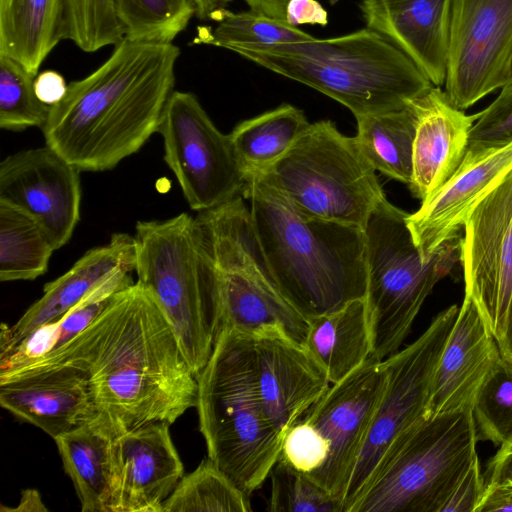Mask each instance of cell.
Masks as SVG:
<instances>
[{
	"mask_svg": "<svg viewBox=\"0 0 512 512\" xmlns=\"http://www.w3.org/2000/svg\"><path fill=\"white\" fill-rule=\"evenodd\" d=\"M67 364L88 378L95 415L116 434L174 423L197 402V378L155 300L138 282L116 292L77 336L0 378Z\"/></svg>",
	"mask_w": 512,
	"mask_h": 512,
	"instance_id": "cell-1",
	"label": "cell"
},
{
	"mask_svg": "<svg viewBox=\"0 0 512 512\" xmlns=\"http://www.w3.org/2000/svg\"><path fill=\"white\" fill-rule=\"evenodd\" d=\"M179 55L173 43L122 39L51 106L42 127L46 145L80 171L113 169L158 132Z\"/></svg>",
	"mask_w": 512,
	"mask_h": 512,
	"instance_id": "cell-2",
	"label": "cell"
},
{
	"mask_svg": "<svg viewBox=\"0 0 512 512\" xmlns=\"http://www.w3.org/2000/svg\"><path fill=\"white\" fill-rule=\"evenodd\" d=\"M242 195L277 289L308 321L366 297L363 228L306 216L258 178Z\"/></svg>",
	"mask_w": 512,
	"mask_h": 512,
	"instance_id": "cell-3",
	"label": "cell"
},
{
	"mask_svg": "<svg viewBox=\"0 0 512 512\" xmlns=\"http://www.w3.org/2000/svg\"><path fill=\"white\" fill-rule=\"evenodd\" d=\"M224 49L325 94L355 117L404 108L433 86L400 49L367 27L333 38Z\"/></svg>",
	"mask_w": 512,
	"mask_h": 512,
	"instance_id": "cell-4",
	"label": "cell"
},
{
	"mask_svg": "<svg viewBox=\"0 0 512 512\" xmlns=\"http://www.w3.org/2000/svg\"><path fill=\"white\" fill-rule=\"evenodd\" d=\"M196 378L195 407L208 457L250 496L269 477L284 438L263 411L250 336L222 329Z\"/></svg>",
	"mask_w": 512,
	"mask_h": 512,
	"instance_id": "cell-5",
	"label": "cell"
},
{
	"mask_svg": "<svg viewBox=\"0 0 512 512\" xmlns=\"http://www.w3.org/2000/svg\"><path fill=\"white\" fill-rule=\"evenodd\" d=\"M137 282L170 322L197 376L221 331L215 267L187 213L167 220L138 221L135 227Z\"/></svg>",
	"mask_w": 512,
	"mask_h": 512,
	"instance_id": "cell-6",
	"label": "cell"
},
{
	"mask_svg": "<svg viewBox=\"0 0 512 512\" xmlns=\"http://www.w3.org/2000/svg\"><path fill=\"white\" fill-rule=\"evenodd\" d=\"M408 216L386 198L364 227L371 355L379 360L399 350L428 295L460 259V236L422 256Z\"/></svg>",
	"mask_w": 512,
	"mask_h": 512,
	"instance_id": "cell-7",
	"label": "cell"
},
{
	"mask_svg": "<svg viewBox=\"0 0 512 512\" xmlns=\"http://www.w3.org/2000/svg\"><path fill=\"white\" fill-rule=\"evenodd\" d=\"M472 410L426 415L393 445L348 512H441L478 456Z\"/></svg>",
	"mask_w": 512,
	"mask_h": 512,
	"instance_id": "cell-8",
	"label": "cell"
},
{
	"mask_svg": "<svg viewBox=\"0 0 512 512\" xmlns=\"http://www.w3.org/2000/svg\"><path fill=\"white\" fill-rule=\"evenodd\" d=\"M355 137L330 120L311 123L289 151L257 177L306 216L364 229L386 199Z\"/></svg>",
	"mask_w": 512,
	"mask_h": 512,
	"instance_id": "cell-9",
	"label": "cell"
},
{
	"mask_svg": "<svg viewBox=\"0 0 512 512\" xmlns=\"http://www.w3.org/2000/svg\"><path fill=\"white\" fill-rule=\"evenodd\" d=\"M459 307L441 311L411 344L385 360L386 384L354 468L344 512L366 490L396 441L427 415L435 370Z\"/></svg>",
	"mask_w": 512,
	"mask_h": 512,
	"instance_id": "cell-10",
	"label": "cell"
},
{
	"mask_svg": "<svg viewBox=\"0 0 512 512\" xmlns=\"http://www.w3.org/2000/svg\"><path fill=\"white\" fill-rule=\"evenodd\" d=\"M164 160L197 212L242 194L246 180L229 134L212 122L191 92L173 91L158 127Z\"/></svg>",
	"mask_w": 512,
	"mask_h": 512,
	"instance_id": "cell-11",
	"label": "cell"
},
{
	"mask_svg": "<svg viewBox=\"0 0 512 512\" xmlns=\"http://www.w3.org/2000/svg\"><path fill=\"white\" fill-rule=\"evenodd\" d=\"M460 259L469 297L498 343L512 298V169L467 214Z\"/></svg>",
	"mask_w": 512,
	"mask_h": 512,
	"instance_id": "cell-12",
	"label": "cell"
},
{
	"mask_svg": "<svg viewBox=\"0 0 512 512\" xmlns=\"http://www.w3.org/2000/svg\"><path fill=\"white\" fill-rule=\"evenodd\" d=\"M512 58V0H451L445 93L465 110L501 89Z\"/></svg>",
	"mask_w": 512,
	"mask_h": 512,
	"instance_id": "cell-13",
	"label": "cell"
},
{
	"mask_svg": "<svg viewBox=\"0 0 512 512\" xmlns=\"http://www.w3.org/2000/svg\"><path fill=\"white\" fill-rule=\"evenodd\" d=\"M385 384L383 360L370 355L347 377L331 384L303 418L317 427L329 443L325 464L308 476L340 501L343 509L350 479Z\"/></svg>",
	"mask_w": 512,
	"mask_h": 512,
	"instance_id": "cell-14",
	"label": "cell"
},
{
	"mask_svg": "<svg viewBox=\"0 0 512 512\" xmlns=\"http://www.w3.org/2000/svg\"><path fill=\"white\" fill-rule=\"evenodd\" d=\"M79 173L48 145L18 151L0 163V201L33 217L57 250L68 243L80 220Z\"/></svg>",
	"mask_w": 512,
	"mask_h": 512,
	"instance_id": "cell-15",
	"label": "cell"
},
{
	"mask_svg": "<svg viewBox=\"0 0 512 512\" xmlns=\"http://www.w3.org/2000/svg\"><path fill=\"white\" fill-rule=\"evenodd\" d=\"M169 425L151 422L115 437L106 512H163L184 476Z\"/></svg>",
	"mask_w": 512,
	"mask_h": 512,
	"instance_id": "cell-16",
	"label": "cell"
},
{
	"mask_svg": "<svg viewBox=\"0 0 512 512\" xmlns=\"http://www.w3.org/2000/svg\"><path fill=\"white\" fill-rule=\"evenodd\" d=\"M250 338L255 381L263 411L284 436L323 396L331 383L325 370L305 346L280 333Z\"/></svg>",
	"mask_w": 512,
	"mask_h": 512,
	"instance_id": "cell-17",
	"label": "cell"
},
{
	"mask_svg": "<svg viewBox=\"0 0 512 512\" xmlns=\"http://www.w3.org/2000/svg\"><path fill=\"white\" fill-rule=\"evenodd\" d=\"M512 169V140L467 149L452 176L409 214L407 225L421 255H431L446 241L458 237L469 211Z\"/></svg>",
	"mask_w": 512,
	"mask_h": 512,
	"instance_id": "cell-18",
	"label": "cell"
},
{
	"mask_svg": "<svg viewBox=\"0 0 512 512\" xmlns=\"http://www.w3.org/2000/svg\"><path fill=\"white\" fill-rule=\"evenodd\" d=\"M500 357L498 344L479 310L464 296L435 370L427 415L472 410Z\"/></svg>",
	"mask_w": 512,
	"mask_h": 512,
	"instance_id": "cell-19",
	"label": "cell"
},
{
	"mask_svg": "<svg viewBox=\"0 0 512 512\" xmlns=\"http://www.w3.org/2000/svg\"><path fill=\"white\" fill-rule=\"evenodd\" d=\"M0 405L53 439L95 415L86 373L67 364L0 378Z\"/></svg>",
	"mask_w": 512,
	"mask_h": 512,
	"instance_id": "cell-20",
	"label": "cell"
},
{
	"mask_svg": "<svg viewBox=\"0 0 512 512\" xmlns=\"http://www.w3.org/2000/svg\"><path fill=\"white\" fill-rule=\"evenodd\" d=\"M408 105L416 116L412 179L408 186L413 196L423 201L452 176L463 160L480 112L465 114L449 101L445 91L434 85Z\"/></svg>",
	"mask_w": 512,
	"mask_h": 512,
	"instance_id": "cell-21",
	"label": "cell"
},
{
	"mask_svg": "<svg viewBox=\"0 0 512 512\" xmlns=\"http://www.w3.org/2000/svg\"><path fill=\"white\" fill-rule=\"evenodd\" d=\"M135 261L134 236L127 233H114L107 244L85 252L66 273L45 284L42 297L14 325H1L0 356L37 328L61 318L115 274L135 270Z\"/></svg>",
	"mask_w": 512,
	"mask_h": 512,
	"instance_id": "cell-22",
	"label": "cell"
},
{
	"mask_svg": "<svg viewBox=\"0 0 512 512\" xmlns=\"http://www.w3.org/2000/svg\"><path fill=\"white\" fill-rule=\"evenodd\" d=\"M366 27L400 49L437 87L445 83L451 0H361Z\"/></svg>",
	"mask_w": 512,
	"mask_h": 512,
	"instance_id": "cell-23",
	"label": "cell"
},
{
	"mask_svg": "<svg viewBox=\"0 0 512 512\" xmlns=\"http://www.w3.org/2000/svg\"><path fill=\"white\" fill-rule=\"evenodd\" d=\"M216 274L221 330L249 336L280 333L305 346L309 321L281 295L268 272L239 268Z\"/></svg>",
	"mask_w": 512,
	"mask_h": 512,
	"instance_id": "cell-24",
	"label": "cell"
},
{
	"mask_svg": "<svg viewBox=\"0 0 512 512\" xmlns=\"http://www.w3.org/2000/svg\"><path fill=\"white\" fill-rule=\"evenodd\" d=\"M117 435L98 416L54 439L82 512H106Z\"/></svg>",
	"mask_w": 512,
	"mask_h": 512,
	"instance_id": "cell-25",
	"label": "cell"
},
{
	"mask_svg": "<svg viewBox=\"0 0 512 512\" xmlns=\"http://www.w3.org/2000/svg\"><path fill=\"white\" fill-rule=\"evenodd\" d=\"M65 37V0H0V54L37 76Z\"/></svg>",
	"mask_w": 512,
	"mask_h": 512,
	"instance_id": "cell-26",
	"label": "cell"
},
{
	"mask_svg": "<svg viewBox=\"0 0 512 512\" xmlns=\"http://www.w3.org/2000/svg\"><path fill=\"white\" fill-rule=\"evenodd\" d=\"M305 347L331 384L359 368L371 355L365 298L310 319Z\"/></svg>",
	"mask_w": 512,
	"mask_h": 512,
	"instance_id": "cell-27",
	"label": "cell"
},
{
	"mask_svg": "<svg viewBox=\"0 0 512 512\" xmlns=\"http://www.w3.org/2000/svg\"><path fill=\"white\" fill-rule=\"evenodd\" d=\"M310 124L301 109L284 103L235 126L229 135L245 180L281 159Z\"/></svg>",
	"mask_w": 512,
	"mask_h": 512,
	"instance_id": "cell-28",
	"label": "cell"
},
{
	"mask_svg": "<svg viewBox=\"0 0 512 512\" xmlns=\"http://www.w3.org/2000/svg\"><path fill=\"white\" fill-rule=\"evenodd\" d=\"M355 118V139L371 166L383 175L409 185L416 116L408 103L398 110Z\"/></svg>",
	"mask_w": 512,
	"mask_h": 512,
	"instance_id": "cell-29",
	"label": "cell"
},
{
	"mask_svg": "<svg viewBox=\"0 0 512 512\" xmlns=\"http://www.w3.org/2000/svg\"><path fill=\"white\" fill-rule=\"evenodd\" d=\"M55 251L41 225L29 214L0 201V280H34Z\"/></svg>",
	"mask_w": 512,
	"mask_h": 512,
	"instance_id": "cell-30",
	"label": "cell"
},
{
	"mask_svg": "<svg viewBox=\"0 0 512 512\" xmlns=\"http://www.w3.org/2000/svg\"><path fill=\"white\" fill-rule=\"evenodd\" d=\"M250 512L245 494L209 457L183 476L163 505V512Z\"/></svg>",
	"mask_w": 512,
	"mask_h": 512,
	"instance_id": "cell-31",
	"label": "cell"
},
{
	"mask_svg": "<svg viewBox=\"0 0 512 512\" xmlns=\"http://www.w3.org/2000/svg\"><path fill=\"white\" fill-rule=\"evenodd\" d=\"M125 38L172 43L195 16L188 0H116Z\"/></svg>",
	"mask_w": 512,
	"mask_h": 512,
	"instance_id": "cell-32",
	"label": "cell"
},
{
	"mask_svg": "<svg viewBox=\"0 0 512 512\" xmlns=\"http://www.w3.org/2000/svg\"><path fill=\"white\" fill-rule=\"evenodd\" d=\"M193 43L224 48L229 44H277L309 40L310 34L291 25L252 10L234 13L228 11L213 30L200 27Z\"/></svg>",
	"mask_w": 512,
	"mask_h": 512,
	"instance_id": "cell-33",
	"label": "cell"
},
{
	"mask_svg": "<svg viewBox=\"0 0 512 512\" xmlns=\"http://www.w3.org/2000/svg\"><path fill=\"white\" fill-rule=\"evenodd\" d=\"M36 76L20 62L0 54V127L19 132L45 125L51 106L39 100Z\"/></svg>",
	"mask_w": 512,
	"mask_h": 512,
	"instance_id": "cell-34",
	"label": "cell"
},
{
	"mask_svg": "<svg viewBox=\"0 0 512 512\" xmlns=\"http://www.w3.org/2000/svg\"><path fill=\"white\" fill-rule=\"evenodd\" d=\"M65 37L88 53L116 45L125 38L116 0H65Z\"/></svg>",
	"mask_w": 512,
	"mask_h": 512,
	"instance_id": "cell-35",
	"label": "cell"
},
{
	"mask_svg": "<svg viewBox=\"0 0 512 512\" xmlns=\"http://www.w3.org/2000/svg\"><path fill=\"white\" fill-rule=\"evenodd\" d=\"M472 411L483 439L500 446L512 438V363L502 356L478 392Z\"/></svg>",
	"mask_w": 512,
	"mask_h": 512,
	"instance_id": "cell-36",
	"label": "cell"
},
{
	"mask_svg": "<svg viewBox=\"0 0 512 512\" xmlns=\"http://www.w3.org/2000/svg\"><path fill=\"white\" fill-rule=\"evenodd\" d=\"M269 512H343V505L308 475L279 458L270 471Z\"/></svg>",
	"mask_w": 512,
	"mask_h": 512,
	"instance_id": "cell-37",
	"label": "cell"
},
{
	"mask_svg": "<svg viewBox=\"0 0 512 512\" xmlns=\"http://www.w3.org/2000/svg\"><path fill=\"white\" fill-rule=\"evenodd\" d=\"M329 455V443L313 424L300 419L285 433L280 458L299 472L319 470Z\"/></svg>",
	"mask_w": 512,
	"mask_h": 512,
	"instance_id": "cell-38",
	"label": "cell"
},
{
	"mask_svg": "<svg viewBox=\"0 0 512 512\" xmlns=\"http://www.w3.org/2000/svg\"><path fill=\"white\" fill-rule=\"evenodd\" d=\"M512 140V83L501 88L498 97L474 123L468 149H481L508 143Z\"/></svg>",
	"mask_w": 512,
	"mask_h": 512,
	"instance_id": "cell-39",
	"label": "cell"
},
{
	"mask_svg": "<svg viewBox=\"0 0 512 512\" xmlns=\"http://www.w3.org/2000/svg\"><path fill=\"white\" fill-rule=\"evenodd\" d=\"M485 486L477 456L456 484L441 512H475Z\"/></svg>",
	"mask_w": 512,
	"mask_h": 512,
	"instance_id": "cell-40",
	"label": "cell"
},
{
	"mask_svg": "<svg viewBox=\"0 0 512 512\" xmlns=\"http://www.w3.org/2000/svg\"><path fill=\"white\" fill-rule=\"evenodd\" d=\"M285 19L291 25H320L328 23V13L318 0H289Z\"/></svg>",
	"mask_w": 512,
	"mask_h": 512,
	"instance_id": "cell-41",
	"label": "cell"
},
{
	"mask_svg": "<svg viewBox=\"0 0 512 512\" xmlns=\"http://www.w3.org/2000/svg\"><path fill=\"white\" fill-rule=\"evenodd\" d=\"M512 511V480L486 483L475 512Z\"/></svg>",
	"mask_w": 512,
	"mask_h": 512,
	"instance_id": "cell-42",
	"label": "cell"
},
{
	"mask_svg": "<svg viewBox=\"0 0 512 512\" xmlns=\"http://www.w3.org/2000/svg\"><path fill=\"white\" fill-rule=\"evenodd\" d=\"M34 89L40 101L53 106L64 98L68 85L57 71L45 70L36 76Z\"/></svg>",
	"mask_w": 512,
	"mask_h": 512,
	"instance_id": "cell-43",
	"label": "cell"
},
{
	"mask_svg": "<svg viewBox=\"0 0 512 512\" xmlns=\"http://www.w3.org/2000/svg\"><path fill=\"white\" fill-rule=\"evenodd\" d=\"M486 483L512 480V438L499 446L498 451L489 460Z\"/></svg>",
	"mask_w": 512,
	"mask_h": 512,
	"instance_id": "cell-44",
	"label": "cell"
},
{
	"mask_svg": "<svg viewBox=\"0 0 512 512\" xmlns=\"http://www.w3.org/2000/svg\"><path fill=\"white\" fill-rule=\"evenodd\" d=\"M200 20L221 21L228 13L227 6L232 0H188Z\"/></svg>",
	"mask_w": 512,
	"mask_h": 512,
	"instance_id": "cell-45",
	"label": "cell"
},
{
	"mask_svg": "<svg viewBox=\"0 0 512 512\" xmlns=\"http://www.w3.org/2000/svg\"><path fill=\"white\" fill-rule=\"evenodd\" d=\"M250 10L278 20L285 19L286 5L289 0H243ZM338 0H329L331 4Z\"/></svg>",
	"mask_w": 512,
	"mask_h": 512,
	"instance_id": "cell-46",
	"label": "cell"
},
{
	"mask_svg": "<svg viewBox=\"0 0 512 512\" xmlns=\"http://www.w3.org/2000/svg\"><path fill=\"white\" fill-rule=\"evenodd\" d=\"M2 511H18V512H47L48 509L42 502L39 492L35 489H25L21 492V499L17 507L4 508Z\"/></svg>",
	"mask_w": 512,
	"mask_h": 512,
	"instance_id": "cell-47",
	"label": "cell"
},
{
	"mask_svg": "<svg viewBox=\"0 0 512 512\" xmlns=\"http://www.w3.org/2000/svg\"><path fill=\"white\" fill-rule=\"evenodd\" d=\"M501 356L512 363V298L501 340L497 343Z\"/></svg>",
	"mask_w": 512,
	"mask_h": 512,
	"instance_id": "cell-48",
	"label": "cell"
},
{
	"mask_svg": "<svg viewBox=\"0 0 512 512\" xmlns=\"http://www.w3.org/2000/svg\"><path fill=\"white\" fill-rule=\"evenodd\" d=\"M509 83H512V58H511V61H510V65H509V69H508V73H507V77H506V81H505V84H509Z\"/></svg>",
	"mask_w": 512,
	"mask_h": 512,
	"instance_id": "cell-49",
	"label": "cell"
}]
</instances>
